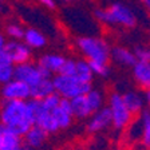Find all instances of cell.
<instances>
[{"instance_id": "f1b7e54d", "label": "cell", "mask_w": 150, "mask_h": 150, "mask_svg": "<svg viewBox=\"0 0 150 150\" xmlns=\"http://www.w3.org/2000/svg\"><path fill=\"white\" fill-rule=\"evenodd\" d=\"M75 72V59H64V63L60 67L59 74L62 75H72Z\"/></svg>"}, {"instance_id": "ffe728a7", "label": "cell", "mask_w": 150, "mask_h": 150, "mask_svg": "<svg viewBox=\"0 0 150 150\" xmlns=\"http://www.w3.org/2000/svg\"><path fill=\"white\" fill-rule=\"evenodd\" d=\"M74 76L79 79L82 82H88L91 83L93 82L94 75L91 72L90 69V64L86 59H75V72H74Z\"/></svg>"}, {"instance_id": "484cf974", "label": "cell", "mask_w": 150, "mask_h": 150, "mask_svg": "<svg viewBox=\"0 0 150 150\" xmlns=\"http://www.w3.org/2000/svg\"><path fill=\"white\" fill-rule=\"evenodd\" d=\"M40 102H42V106H43L46 110H48V111H52V110L55 109L58 105H59L60 97L56 93H52V94H50L48 97L44 98V99H42Z\"/></svg>"}, {"instance_id": "3957f363", "label": "cell", "mask_w": 150, "mask_h": 150, "mask_svg": "<svg viewBox=\"0 0 150 150\" xmlns=\"http://www.w3.org/2000/svg\"><path fill=\"white\" fill-rule=\"evenodd\" d=\"M52 84L55 93L60 98H66V99H72L75 97L86 95L93 88L91 83H88V82H82L76 76L62 74H58L54 76Z\"/></svg>"}, {"instance_id": "9a60e30c", "label": "cell", "mask_w": 150, "mask_h": 150, "mask_svg": "<svg viewBox=\"0 0 150 150\" xmlns=\"http://www.w3.org/2000/svg\"><path fill=\"white\" fill-rule=\"evenodd\" d=\"M47 133L40 129L39 126L34 125L30 130L25 133L23 137H24V141H25V145L31 149H36V147H40L42 145L46 142L47 139Z\"/></svg>"}, {"instance_id": "603a6c76", "label": "cell", "mask_w": 150, "mask_h": 150, "mask_svg": "<svg viewBox=\"0 0 150 150\" xmlns=\"http://www.w3.org/2000/svg\"><path fill=\"white\" fill-rule=\"evenodd\" d=\"M141 115V121H142V127H144V133H142V144L145 145V147H149L150 145V114H149V110L144 109L142 111L139 112Z\"/></svg>"}, {"instance_id": "5b68a950", "label": "cell", "mask_w": 150, "mask_h": 150, "mask_svg": "<svg viewBox=\"0 0 150 150\" xmlns=\"http://www.w3.org/2000/svg\"><path fill=\"white\" fill-rule=\"evenodd\" d=\"M109 110L111 114V125L115 129H123L130 123L133 119L131 112L125 106V103L122 100V95L118 93H112L109 97Z\"/></svg>"}, {"instance_id": "52a82bcc", "label": "cell", "mask_w": 150, "mask_h": 150, "mask_svg": "<svg viewBox=\"0 0 150 150\" xmlns=\"http://www.w3.org/2000/svg\"><path fill=\"white\" fill-rule=\"evenodd\" d=\"M0 94L3 97V100H28L31 98L30 86L16 79L4 83Z\"/></svg>"}, {"instance_id": "5bb4252c", "label": "cell", "mask_w": 150, "mask_h": 150, "mask_svg": "<svg viewBox=\"0 0 150 150\" xmlns=\"http://www.w3.org/2000/svg\"><path fill=\"white\" fill-rule=\"evenodd\" d=\"M70 105H71V114L72 118H87L93 114L90 106L87 103V99L84 95H81V97H75L72 99H70Z\"/></svg>"}, {"instance_id": "d6a6232c", "label": "cell", "mask_w": 150, "mask_h": 150, "mask_svg": "<svg viewBox=\"0 0 150 150\" xmlns=\"http://www.w3.org/2000/svg\"><path fill=\"white\" fill-rule=\"evenodd\" d=\"M66 1H74V0H66Z\"/></svg>"}, {"instance_id": "9c48e42d", "label": "cell", "mask_w": 150, "mask_h": 150, "mask_svg": "<svg viewBox=\"0 0 150 150\" xmlns=\"http://www.w3.org/2000/svg\"><path fill=\"white\" fill-rule=\"evenodd\" d=\"M111 125V114H110L109 107L103 106L102 109L94 111L90 115V119H88L87 125V130L90 133H99V131L107 129Z\"/></svg>"}, {"instance_id": "2e32d148", "label": "cell", "mask_w": 150, "mask_h": 150, "mask_svg": "<svg viewBox=\"0 0 150 150\" xmlns=\"http://www.w3.org/2000/svg\"><path fill=\"white\" fill-rule=\"evenodd\" d=\"M52 93H55L54 84H52V79H42V81H39L38 83H35L34 86L30 87L31 99L42 100Z\"/></svg>"}, {"instance_id": "4dcf8cb0", "label": "cell", "mask_w": 150, "mask_h": 150, "mask_svg": "<svg viewBox=\"0 0 150 150\" xmlns=\"http://www.w3.org/2000/svg\"><path fill=\"white\" fill-rule=\"evenodd\" d=\"M4 44H6V39H4L3 34H1V32H0V50H3Z\"/></svg>"}, {"instance_id": "ac0fdd59", "label": "cell", "mask_w": 150, "mask_h": 150, "mask_svg": "<svg viewBox=\"0 0 150 150\" xmlns=\"http://www.w3.org/2000/svg\"><path fill=\"white\" fill-rule=\"evenodd\" d=\"M13 69H15V64L8 59V56L3 50H0V84L12 81Z\"/></svg>"}, {"instance_id": "277c9868", "label": "cell", "mask_w": 150, "mask_h": 150, "mask_svg": "<svg viewBox=\"0 0 150 150\" xmlns=\"http://www.w3.org/2000/svg\"><path fill=\"white\" fill-rule=\"evenodd\" d=\"M76 47L87 62L107 63L110 59V47L100 38L83 36L76 40Z\"/></svg>"}, {"instance_id": "ba28073f", "label": "cell", "mask_w": 150, "mask_h": 150, "mask_svg": "<svg viewBox=\"0 0 150 150\" xmlns=\"http://www.w3.org/2000/svg\"><path fill=\"white\" fill-rule=\"evenodd\" d=\"M3 51L8 56V59L13 64H20V63L30 62L31 58V48L25 43L20 40H9L6 42L3 47Z\"/></svg>"}, {"instance_id": "7402d4cb", "label": "cell", "mask_w": 150, "mask_h": 150, "mask_svg": "<svg viewBox=\"0 0 150 150\" xmlns=\"http://www.w3.org/2000/svg\"><path fill=\"white\" fill-rule=\"evenodd\" d=\"M84 97L87 99V103H88V106H90V109L93 112L99 110V109H102V107L105 106V97H103L102 91L91 88Z\"/></svg>"}, {"instance_id": "f546056e", "label": "cell", "mask_w": 150, "mask_h": 150, "mask_svg": "<svg viewBox=\"0 0 150 150\" xmlns=\"http://www.w3.org/2000/svg\"><path fill=\"white\" fill-rule=\"evenodd\" d=\"M39 3L42 6H44L46 8H50V9L55 8V0H39Z\"/></svg>"}, {"instance_id": "e0dca14e", "label": "cell", "mask_w": 150, "mask_h": 150, "mask_svg": "<svg viewBox=\"0 0 150 150\" xmlns=\"http://www.w3.org/2000/svg\"><path fill=\"white\" fill-rule=\"evenodd\" d=\"M0 150H24L22 137L4 127L3 135L0 139Z\"/></svg>"}, {"instance_id": "7c38bea8", "label": "cell", "mask_w": 150, "mask_h": 150, "mask_svg": "<svg viewBox=\"0 0 150 150\" xmlns=\"http://www.w3.org/2000/svg\"><path fill=\"white\" fill-rule=\"evenodd\" d=\"M110 58L118 64L123 66V67H133L135 64V56L133 51L125 47H114L112 50H110Z\"/></svg>"}, {"instance_id": "8992f818", "label": "cell", "mask_w": 150, "mask_h": 150, "mask_svg": "<svg viewBox=\"0 0 150 150\" xmlns=\"http://www.w3.org/2000/svg\"><path fill=\"white\" fill-rule=\"evenodd\" d=\"M13 79L20 81L25 83L27 86H34L39 81H42V74L39 70V66L31 62L20 63V64H15L13 69Z\"/></svg>"}, {"instance_id": "d6986e66", "label": "cell", "mask_w": 150, "mask_h": 150, "mask_svg": "<svg viewBox=\"0 0 150 150\" xmlns=\"http://www.w3.org/2000/svg\"><path fill=\"white\" fill-rule=\"evenodd\" d=\"M24 43L27 44L30 48H42V47L46 46L47 40L46 36H44L42 32H39L35 28H28L24 31Z\"/></svg>"}, {"instance_id": "30bf717a", "label": "cell", "mask_w": 150, "mask_h": 150, "mask_svg": "<svg viewBox=\"0 0 150 150\" xmlns=\"http://www.w3.org/2000/svg\"><path fill=\"white\" fill-rule=\"evenodd\" d=\"M122 100L125 103V106L127 107V110L131 112V115L139 114L144 109H146L145 105L149 100V93H146L144 95L139 91H134V90L126 91L125 94H122Z\"/></svg>"}, {"instance_id": "1f68e13d", "label": "cell", "mask_w": 150, "mask_h": 150, "mask_svg": "<svg viewBox=\"0 0 150 150\" xmlns=\"http://www.w3.org/2000/svg\"><path fill=\"white\" fill-rule=\"evenodd\" d=\"M142 1H144V3H145V6H146V7H149V4H150V0H142Z\"/></svg>"}, {"instance_id": "4fadbf2b", "label": "cell", "mask_w": 150, "mask_h": 150, "mask_svg": "<svg viewBox=\"0 0 150 150\" xmlns=\"http://www.w3.org/2000/svg\"><path fill=\"white\" fill-rule=\"evenodd\" d=\"M133 69V76L135 82L142 88H149L150 86V64L149 62H135Z\"/></svg>"}, {"instance_id": "6da1fadb", "label": "cell", "mask_w": 150, "mask_h": 150, "mask_svg": "<svg viewBox=\"0 0 150 150\" xmlns=\"http://www.w3.org/2000/svg\"><path fill=\"white\" fill-rule=\"evenodd\" d=\"M0 125L18 135H24L34 126V114L27 100H3L0 106Z\"/></svg>"}, {"instance_id": "8fae6325", "label": "cell", "mask_w": 150, "mask_h": 150, "mask_svg": "<svg viewBox=\"0 0 150 150\" xmlns=\"http://www.w3.org/2000/svg\"><path fill=\"white\" fill-rule=\"evenodd\" d=\"M64 59L66 58H63L59 54H44L43 56H40L38 66H40L42 69L47 70L51 74H59Z\"/></svg>"}, {"instance_id": "cb8c5ba5", "label": "cell", "mask_w": 150, "mask_h": 150, "mask_svg": "<svg viewBox=\"0 0 150 150\" xmlns=\"http://www.w3.org/2000/svg\"><path fill=\"white\" fill-rule=\"evenodd\" d=\"M129 133L127 137L130 141H141L142 139V133H144V127H142V121L137 119V121H130L129 123Z\"/></svg>"}, {"instance_id": "4316f807", "label": "cell", "mask_w": 150, "mask_h": 150, "mask_svg": "<svg viewBox=\"0 0 150 150\" xmlns=\"http://www.w3.org/2000/svg\"><path fill=\"white\" fill-rule=\"evenodd\" d=\"M90 64V69H91V72L93 75H99L102 78L107 76L109 75V66L107 63H98V62H88Z\"/></svg>"}, {"instance_id": "7a4b0ae2", "label": "cell", "mask_w": 150, "mask_h": 150, "mask_svg": "<svg viewBox=\"0 0 150 150\" xmlns=\"http://www.w3.org/2000/svg\"><path fill=\"white\" fill-rule=\"evenodd\" d=\"M95 16L99 22L107 25L133 28L137 24V15L129 6L123 3H114L107 8L95 9Z\"/></svg>"}, {"instance_id": "83f0119b", "label": "cell", "mask_w": 150, "mask_h": 150, "mask_svg": "<svg viewBox=\"0 0 150 150\" xmlns=\"http://www.w3.org/2000/svg\"><path fill=\"white\" fill-rule=\"evenodd\" d=\"M133 54H134L137 62H149L150 60V52L146 47H144V46L135 47Z\"/></svg>"}, {"instance_id": "44dd1931", "label": "cell", "mask_w": 150, "mask_h": 150, "mask_svg": "<svg viewBox=\"0 0 150 150\" xmlns=\"http://www.w3.org/2000/svg\"><path fill=\"white\" fill-rule=\"evenodd\" d=\"M51 114H52L54 119H55L56 125H58V127L59 129H67L70 125H71L72 114L70 111H67V110L62 109L59 105H58V106L51 111Z\"/></svg>"}, {"instance_id": "d4e9b609", "label": "cell", "mask_w": 150, "mask_h": 150, "mask_svg": "<svg viewBox=\"0 0 150 150\" xmlns=\"http://www.w3.org/2000/svg\"><path fill=\"white\" fill-rule=\"evenodd\" d=\"M6 34L12 40H20L24 36V28L22 25L16 24V23H11V24H8L6 27Z\"/></svg>"}]
</instances>
